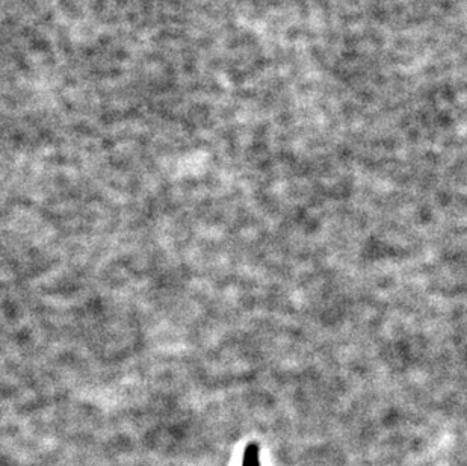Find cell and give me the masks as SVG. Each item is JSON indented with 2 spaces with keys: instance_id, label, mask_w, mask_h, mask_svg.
Instances as JSON below:
<instances>
[{
  "instance_id": "1",
  "label": "cell",
  "mask_w": 467,
  "mask_h": 466,
  "mask_svg": "<svg viewBox=\"0 0 467 466\" xmlns=\"http://www.w3.org/2000/svg\"><path fill=\"white\" fill-rule=\"evenodd\" d=\"M257 448L251 446L247 451V457H245V466H259V460H257Z\"/></svg>"
}]
</instances>
